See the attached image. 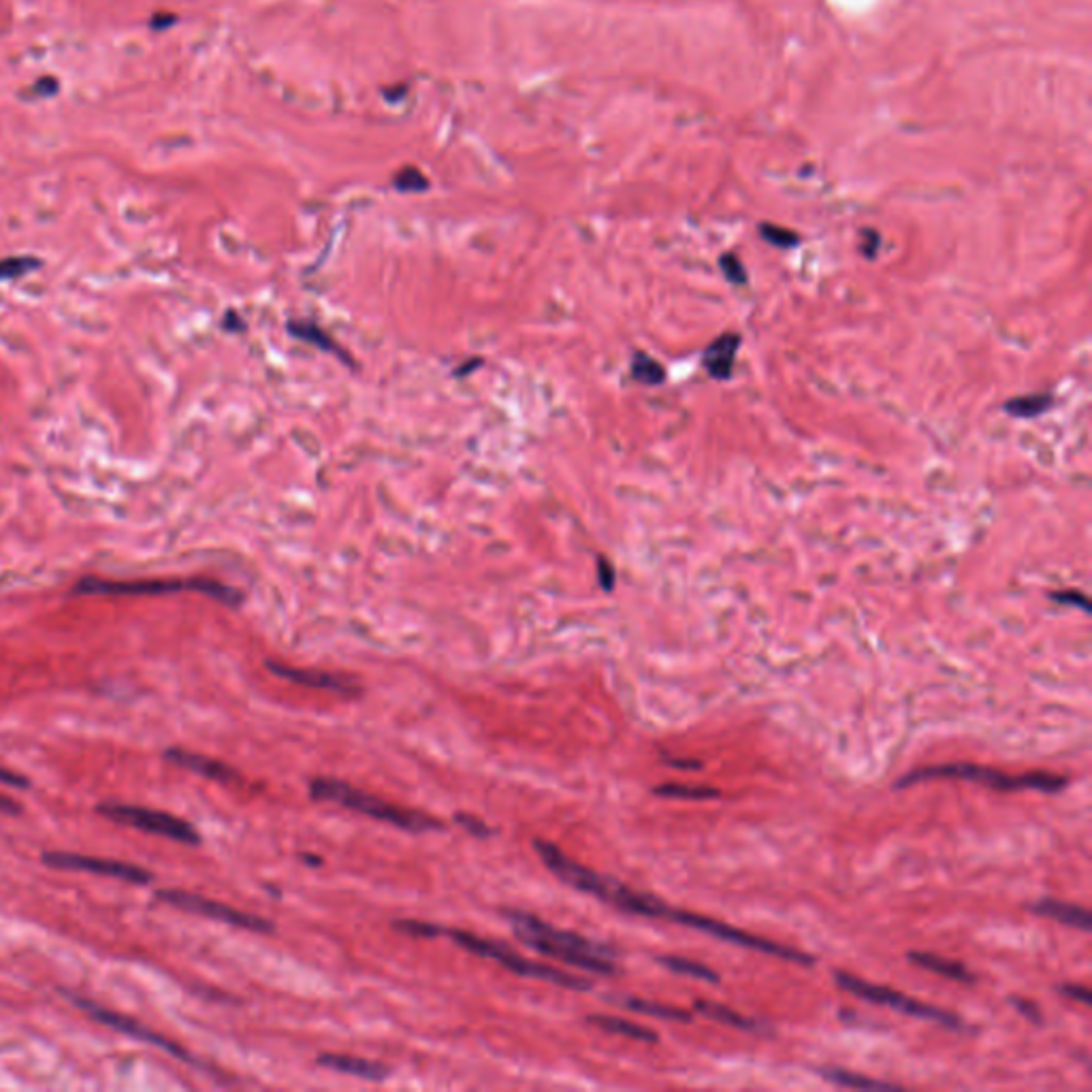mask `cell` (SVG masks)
<instances>
[{"instance_id": "21", "label": "cell", "mask_w": 1092, "mask_h": 1092, "mask_svg": "<svg viewBox=\"0 0 1092 1092\" xmlns=\"http://www.w3.org/2000/svg\"><path fill=\"white\" fill-rule=\"evenodd\" d=\"M1052 406H1054V395L1050 391H1037V393H1026V395L1007 399L1003 404V410L1013 418L1032 420L1046 414Z\"/></svg>"}, {"instance_id": "25", "label": "cell", "mask_w": 1092, "mask_h": 1092, "mask_svg": "<svg viewBox=\"0 0 1092 1092\" xmlns=\"http://www.w3.org/2000/svg\"><path fill=\"white\" fill-rule=\"evenodd\" d=\"M696 1009L700 1013H704L706 1018L711 1020H717L721 1024H727V1026H734L738 1030H758V1024L750 1018H744V1015L732 1011L730 1007L725 1005H719V1003H711V1001H696Z\"/></svg>"}, {"instance_id": "39", "label": "cell", "mask_w": 1092, "mask_h": 1092, "mask_svg": "<svg viewBox=\"0 0 1092 1092\" xmlns=\"http://www.w3.org/2000/svg\"><path fill=\"white\" fill-rule=\"evenodd\" d=\"M664 762L670 766V769L685 771V773L702 771V766H704L700 760H692V758H666V756H664Z\"/></svg>"}, {"instance_id": "30", "label": "cell", "mask_w": 1092, "mask_h": 1092, "mask_svg": "<svg viewBox=\"0 0 1092 1092\" xmlns=\"http://www.w3.org/2000/svg\"><path fill=\"white\" fill-rule=\"evenodd\" d=\"M717 265H719L723 278L730 284H734V286H744L747 280H750V274H747L744 265H742V261H740V257L736 253H723L719 257Z\"/></svg>"}, {"instance_id": "6", "label": "cell", "mask_w": 1092, "mask_h": 1092, "mask_svg": "<svg viewBox=\"0 0 1092 1092\" xmlns=\"http://www.w3.org/2000/svg\"><path fill=\"white\" fill-rule=\"evenodd\" d=\"M444 934L451 936L459 948H464V950H468V952H472L476 956H481V958H489V961H495L497 965H502L508 971L521 975V977H531V980H542V982H549V984H558V986H564L568 990H577V992H587L593 986L589 980H585V977H581V975L566 973L562 969H555V967H549V965H542V963L529 961V958L516 954L508 946L495 944V941H491V938H483V936H478L474 932L457 930V928H444Z\"/></svg>"}, {"instance_id": "1", "label": "cell", "mask_w": 1092, "mask_h": 1092, "mask_svg": "<svg viewBox=\"0 0 1092 1092\" xmlns=\"http://www.w3.org/2000/svg\"><path fill=\"white\" fill-rule=\"evenodd\" d=\"M504 915L508 917V922L512 924L516 936H519L521 941L529 946L531 950L558 958V961L566 965H572L589 973H598V975L617 973V965L612 963V958H615V950L612 948L598 941H591V938L581 936L577 932L555 928L542 922L540 917L529 915L525 911L508 909L504 911Z\"/></svg>"}, {"instance_id": "16", "label": "cell", "mask_w": 1092, "mask_h": 1092, "mask_svg": "<svg viewBox=\"0 0 1092 1092\" xmlns=\"http://www.w3.org/2000/svg\"><path fill=\"white\" fill-rule=\"evenodd\" d=\"M318 1065L324 1069L346 1073V1076H353L359 1080H368V1082H385L391 1076V1069L382 1063L349 1057V1054H320Z\"/></svg>"}, {"instance_id": "5", "label": "cell", "mask_w": 1092, "mask_h": 1092, "mask_svg": "<svg viewBox=\"0 0 1092 1092\" xmlns=\"http://www.w3.org/2000/svg\"><path fill=\"white\" fill-rule=\"evenodd\" d=\"M197 591L214 598L226 606L237 608L243 602V593L235 587L212 579H147V581H103L84 579L75 587L80 596H165V593Z\"/></svg>"}, {"instance_id": "3", "label": "cell", "mask_w": 1092, "mask_h": 1092, "mask_svg": "<svg viewBox=\"0 0 1092 1092\" xmlns=\"http://www.w3.org/2000/svg\"><path fill=\"white\" fill-rule=\"evenodd\" d=\"M932 779L975 781L984 785V788L999 790V792L1034 790V792L1054 794L1067 788V777L1063 775H1054L1046 771H1034L1026 775H1007L996 769H986V766L969 764V762H952V764H936V766H924V769H915L909 775L900 777L896 781V788L903 790V788H911V785H917L922 781H932Z\"/></svg>"}, {"instance_id": "22", "label": "cell", "mask_w": 1092, "mask_h": 1092, "mask_svg": "<svg viewBox=\"0 0 1092 1092\" xmlns=\"http://www.w3.org/2000/svg\"><path fill=\"white\" fill-rule=\"evenodd\" d=\"M619 1003L629 1011L644 1013V1015H651V1018L675 1020V1022H692L694 1020V1015L689 1011H685V1009H679V1007H673V1005H664V1003H656V1001H647V999H634V996H627V999H621Z\"/></svg>"}, {"instance_id": "8", "label": "cell", "mask_w": 1092, "mask_h": 1092, "mask_svg": "<svg viewBox=\"0 0 1092 1092\" xmlns=\"http://www.w3.org/2000/svg\"><path fill=\"white\" fill-rule=\"evenodd\" d=\"M834 982L842 990L858 996V999H862V1001L884 1005V1007H890L894 1011L911 1015V1018L930 1020V1022H936L938 1026H946V1028H952V1030H963L965 1028L963 1020L958 1018L956 1013H950L946 1009H938V1007L922 1003V1001H915V999H911V996L900 994V992H896L892 988L877 986V984H871L867 980H860V977H854L852 973H846V971L834 973Z\"/></svg>"}, {"instance_id": "27", "label": "cell", "mask_w": 1092, "mask_h": 1092, "mask_svg": "<svg viewBox=\"0 0 1092 1092\" xmlns=\"http://www.w3.org/2000/svg\"><path fill=\"white\" fill-rule=\"evenodd\" d=\"M819 1073L826 1080H830V1082H834L838 1086H846V1088H890L892 1086L888 1082H879V1080L862 1076V1073L846 1071V1069H838V1067H823V1069H819Z\"/></svg>"}, {"instance_id": "31", "label": "cell", "mask_w": 1092, "mask_h": 1092, "mask_svg": "<svg viewBox=\"0 0 1092 1092\" xmlns=\"http://www.w3.org/2000/svg\"><path fill=\"white\" fill-rule=\"evenodd\" d=\"M397 932H404L416 938H433L444 934V926H437L433 922H418V919H395L391 924Z\"/></svg>"}, {"instance_id": "14", "label": "cell", "mask_w": 1092, "mask_h": 1092, "mask_svg": "<svg viewBox=\"0 0 1092 1092\" xmlns=\"http://www.w3.org/2000/svg\"><path fill=\"white\" fill-rule=\"evenodd\" d=\"M742 335L736 331H725L715 337L702 353V368L713 380H730L734 374V363L740 351Z\"/></svg>"}, {"instance_id": "24", "label": "cell", "mask_w": 1092, "mask_h": 1092, "mask_svg": "<svg viewBox=\"0 0 1092 1092\" xmlns=\"http://www.w3.org/2000/svg\"><path fill=\"white\" fill-rule=\"evenodd\" d=\"M658 963L673 973L694 977V980H700V982H708V984L719 982V975L713 969H708L706 965H700L696 961H689V958H683V956H662L658 958Z\"/></svg>"}, {"instance_id": "42", "label": "cell", "mask_w": 1092, "mask_h": 1092, "mask_svg": "<svg viewBox=\"0 0 1092 1092\" xmlns=\"http://www.w3.org/2000/svg\"><path fill=\"white\" fill-rule=\"evenodd\" d=\"M303 860L310 862V865H320V858H314V856H308V854H303Z\"/></svg>"}, {"instance_id": "32", "label": "cell", "mask_w": 1092, "mask_h": 1092, "mask_svg": "<svg viewBox=\"0 0 1092 1092\" xmlns=\"http://www.w3.org/2000/svg\"><path fill=\"white\" fill-rule=\"evenodd\" d=\"M395 188L401 190V193H420V190H425L429 184L425 180V176L420 174V171L416 169H404L399 171V174L395 176Z\"/></svg>"}, {"instance_id": "36", "label": "cell", "mask_w": 1092, "mask_h": 1092, "mask_svg": "<svg viewBox=\"0 0 1092 1092\" xmlns=\"http://www.w3.org/2000/svg\"><path fill=\"white\" fill-rule=\"evenodd\" d=\"M1011 1003L1015 1005V1009H1018L1026 1020L1034 1022V1024H1041L1044 1022V1015H1041V1009L1034 1005L1032 1001L1028 999H1020V996H1011Z\"/></svg>"}, {"instance_id": "41", "label": "cell", "mask_w": 1092, "mask_h": 1092, "mask_svg": "<svg viewBox=\"0 0 1092 1092\" xmlns=\"http://www.w3.org/2000/svg\"><path fill=\"white\" fill-rule=\"evenodd\" d=\"M20 804H17L15 800L7 798V796H0V813L3 815H17L20 813Z\"/></svg>"}, {"instance_id": "7", "label": "cell", "mask_w": 1092, "mask_h": 1092, "mask_svg": "<svg viewBox=\"0 0 1092 1092\" xmlns=\"http://www.w3.org/2000/svg\"><path fill=\"white\" fill-rule=\"evenodd\" d=\"M664 919H668V922H675V924H681V926L711 934V936L717 938V941H725V944H732V946H738V948H747V950H756V952L769 954V956H777V958H781V961H788V963H794V965H804V967L815 965V956H811L807 952H800V950L790 948V946H781V944L769 941V938L758 936V934H750V932H744V930L734 928V926H727L725 922H719V919L706 917V915H700V913L668 907Z\"/></svg>"}, {"instance_id": "34", "label": "cell", "mask_w": 1092, "mask_h": 1092, "mask_svg": "<svg viewBox=\"0 0 1092 1092\" xmlns=\"http://www.w3.org/2000/svg\"><path fill=\"white\" fill-rule=\"evenodd\" d=\"M455 821H457L462 828H466L468 832H472L476 838H487V836L493 834V830L487 826V823H485L483 819L474 817V815L457 813V815H455Z\"/></svg>"}, {"instance_id": "26", "label": "cell", "mask_w": 1092, "mask_h": 1092, "mask_svg": "<svg viewBox=\"0 0 1092 1092\" xmlns=\"http://www.w3.org/2000/svg\"><path fill=\"white\" fill-rule=\"evenodd\" d=\"M662 798H685V800H711L719 798L721 792L708 785H687V783H662L654 790Z\"/></svg>"}, {"instance_id": "17", "label": "cell", "mask_w": 1092, "mask_h": 1092, "mask_svg": "<svg viewBox=\"0 0 1092 1092\" xmlns=\"http://www.w3.org/2000/svg\"><path fill=\"white\" fill-rule=\"evenodd\" d=\"M1030 911L1037 913V915H1044V917H1050L1054 919V922L1059 924H1065V926H1073V928H1080V930H1090V913L1088 909L1080 907V905H1073V903H1065V900H1057V898H1044V900H1037V903L1030 905Z\"/></svg>"}, {"instance_id": "40", "label": "cell", "mask_w": 1092, "mask_h": 1092, "mask_svg": "<svg viewBox=\"0 0 1092 1092\" xmlns=\"http://www.w3.org/2000/svg\"><path fill=\"white\" fill-rule=\"evenodd\" d=\"M0 785H11V788L26 790L30 783H28L26 777L17 775V773H13V771H9V769H3V766H0Z\"/></svg>"}, {"instance_id": "28", "label": "cell", "mask_w": 1092, "mask_h": 1092, "mask_svg": "<svg viewBox=\"0 0 1092 1092\" xmlns=\"http://www.w3.org/2000/svg\"><path fill=\"white\" fill-rule=\"evenodd\" d=\"M758 231L764 241H769L775 247H781V251H790V247H796L800 243V235L794 233L792 228L777 226L773 222H762L758 226Z\"/></svg>"}, {"instance_id": "9", "label": "cell", "mask_w": 1092, "mask_h": 1092, "mask_svg": "<svg viewBox=\"0 0 1092 1092\" xmlns=\"http://www.w3.org/2000/svg\"><path fill=\"white\" fill-rule=\"evenodd\" d=\"M97 811L111 821H118V823H124V826L137 828L150 834H159L178 842H186V846H199L201 842L199 832L190 826L188 821L165 811L132 807V804H122V802H103L99 804Z\"/></svg>"}, {"instance_id": "10", "label": "cell", "mask_w": 1092, "mask_h": 1092, "mask_svg": "<svg viewBox=\"0 0 1092 1092\" xmlns=\"http://www.w3.org/2000/svg\"><path fill=\"white\" fill-rule=\"evenodd\" d=\"M157 898L163 900V903L169 905V907H176V909H182V911H188V913H197V915H203V917H209V919H216V922H222V924H228V926H237V928L253 930V932H274L276 930V924L272 922V919L233 909V907L220 903V900L205 898L201 894L184 892V890H161L157 894Z\"/></svg>"}, {"instance_id": "18", "label": "cell", "mask_w": 1092, "mask_h": 1092, "mask_svg": "<svg viewBox=\"0 0 1092 1092\" xmlns=\"http://www.w3.org/2000/svg\"><path fill=\"white\" fill-rule=\"evenodd\" d=\"M286 329H289V333L293 337H297V339H301L305 343H310V346H316L322 353L335 355L339 361L346 363V366H351V363H353V357L339 346V343L335 341V337H331L322 327H318L316 322H312V320H289V322H286Z\"/></svg>"}, {"instance_id": "20", "label": "cell", "mask_w": 1092, "mask_h": 1092, "mask_svg": "<svg viewBox=\"0 0 1092 1092\" xmlns=\"http://www.w3.org/2000/svg\"><path fill=\"white\" fill-rule=\"evenodd\" d=\"M587 1022L593 1024L596 1028H600V1030H606V1032H612V1034H623V1037L644 1041V1044H658V1039H660V1034L654 1028L636 1024V1022H629V1020H623V1018H617V1015L593 1013V1015H589Z\"/></svg>"}, {"instance_id": "12", "label": "cell", "mask_w": 1092, "mask_h": 1092, "mask_svg": "<svg viewBox=\"0 0 1092 1092\" xmlns=\"http://www.w3.org/2000/svg\"><path fill=\"white\" fill-rule=\"evenodd\" d=\"M43 862L47 867H54V869H61V871H82V873H94V875H103V877H113V879H122V881H130V884H150L152 879V873L141 869V867H135V865H128V862H120V860H105V858H90V856H82V854H67V852H45L43 854Z\"/></svg>"}, {"instance_id": "29", "label": "cell", "mask_w": 1092, "mask_h": 1092, "mask_svg": "<svg viewBox=\"0 0 1092 1092\" xmlns=\"http://www.w3.org/2000/svg\"><path fill=\"white\" fill-rule=\"evenodd\" d=\"M39 267V261L32 257H9L0 261V282L24 278Z\"/></svg>"}, {"instance_id": "35", "label": "cell", "mask_w": 1092, "mask_h": 1092, "mask_svg": "<svg viewBox=\"0 0 1092 1092\" xmlns=\"http://www.w3.org/2000/svg\"><path fill=\"white\" fill-rule=\"evenodd\" d=\"M862 241H860V253L865 255L867 259H875L877 257V251L881 245V237L879 233L875 231V228H865V231L860 233Z\"/></svg>"}, {"instance_id": "33", "label": "cell", "mask_w": 1092, "mask_h": 1092, "mask_svg": "<svg viewBox=\"0 0 1092 1092\" xmlns=\"http://www.w3.org/2000/svg\"><path fill=\"white\" fill-rule=\"evenodd\" d=\"M1050 600L1057 602L1061 606H1071V608H1080L1082 612H1090V604H1088V598L1084 596V593L1080 589H1065V591H1052L1050 593Z\"/></svg>"}, {"instance_id": "37", "label": "cell", "mask_w": 1092, "mask_h": 1092, "mask_svg": "<svg viewBox=\"0 0 1092 1092\" xmlns=\"http://www.w3.org/2000/svg\"><path fill=\"white\" fill-rule=\"evenodd\" d=\"M598 579H600V587L604 591L615 589L617 574H615V568H612V564L604 558V555H600V558H598Z\"/></svg>"}, {"instance_id": "38", "label": "cell", "mask_w": 1092, "mask_h": 1092, "mask_svg": "<svg viewBox=\"0 0 1092 1092\" xmlns=\"http://www.w3.org/2000/svg\"><path fill=\"white\" fill-rule=\"evenodd\" d=\"M1061 994L1069 996V999L1073 1001H1080L1082 1005H1090L1092 1003V996H1090V990L1086 986H1076V984H1065L1059 988Z\"/></svg>"}, {"instance_id": "15", "label": "cell", "mask_w": 1092, "mask_h": 1092, "mask_svg": "<svg viewBox=\"0 0 1092 1092\" xmlns=\"http://www.w3.org/2000/svg\"><path fill=\"white\" fill-rule=\"evenodd\" d=\"M165 760L180 766V769H186L190 773H197V775H201L205 779H212V781H218V783H237L239 781V775H237V771L233 769V766H228V764H224L220 760H214V758L201 756V754H193V752H186V750H167Z\"/></svg>"}, {"instance_id": "11", "label": "cell", "mask_w": 1092, "mask_h": 1092, "mask_svg": "<svg viewBox=\"0 0 1092 1092\" xmlns=\"http://www.w3.org/2000/svg\"><path fill=\"white\" fill-rule=\"evenodd\" d=\"M69 999H71L75 1005H78L80 1009H84L86 1013H90L94 1020H99L101 1024H105V1026H109V1028H113V1030H120V1032L128 1034V1037H135L137 1041H145V1044L157 1046V1048H161V1050H165V1052H169V1054H174L176 1059H180V1061H184V1063L199 1065L193 1057H190V1054H188L184 1048H180V1046L174 1044V1041H169L167 1037H163V1034H159V1032H155V1030H150V1028L143 1026L141 1022L132 1020V1018H126V1015L111 1011V1009H107V1007H101V1005L92 1003V1001H88V999H82V996L69 994Z\"/></svg>"}, {"instance_id": "19", "label": "cell", "mask_w": 1092, "mask_h": 1092, "mask_svg": "<svg viewBox=\"0 0 1092 1092\" xmlns=\"http://www.w3.org/2000/svg\"><path fill=\"white\" fill-rule=\"evenodd\" d=\"M907 958L913 965H917L919 969H926L930 973L948 977V980L963 982V984H973L975 982V975L963 963L950 961V958L928 954V952H909Z\"/></svg>"}, {"instance_id": "4", "label": "cell", "mask_w": 1092, "mask_h": 1092, "mask_svg": "<svg viewBox=\"0 0 1092 1092\" xmlns=\"http://www.w3.org/2000/svg\"><path fill=\"white\" fill-rule=\"evenodd\" d=\"M310 796L320 802H333L343 809H351L363 815H370L378 821L391 823L395 828H404L410 832H427V830H442L444 823L437 817H431L427 813L401 809L395 804L382 800L378 796H372L368 792L357 790L355 785L329 779V777H316L310 781Z\"/></svg>"}, {"instance_id": "2", "label": "cell", "mask_w": 1092, "mask_h": 1092, "mask_svg": "<svg viewBox=\"0 0 1092 1092\" xmlns=\"http://www.w3.org/2000/svg\"><path fill=\"white\" fill-rule=\"evenodd\" d=\"M533 850L551 869V873L555 877H560L564 884L572 886L574 890L598 896L600 900H606V903H610L612 907H617L625 913L644 915V917H662V919L666 917V911L670 905L662 903V900H658L656 896L631 890L617 879L604 877L596 871L579 865V862L570 860L558 846H553V842L535 838Z\"/></svg>"}, {"instance_id": "23", "label": "cell", "mask_w": 1092, "mask_h": 1092, "mask_svg": "<svg viewBox=\"0 0 1092 1092\" xmlns=\"http://www.w3.org/2000/svg\"><path fill=\"white\" fill-rule=\"evenodd\" d=\"M629 376H631V380H636L638 385L660 387L662 382L666 380V370H664V366L658 359H654V357L642 353V351H636L634 355H631Z\"/></svg>"}, {"instance_id": "13", "label": "cell", "mask_w": 1092, "mask_h": 1092, "mask_svg": "<svg viewBox=\"0 0 1092 1092\" xmlns=\"http://www.w3.org/2000/svg\"><path fill=\"white\" fill-rule=\"evenodd\" d=\"M267 670H270L272 675L280 677V679H286L291 681L295 685H301V687H310V689H322V692H333V694H339V696H359L363 692V687L357 679L353 677H343V675H333V673H324V670H310V668H295V666H289V664H280V662H274V660H267L265 662Z\"/></svg>"}]
</instances>
